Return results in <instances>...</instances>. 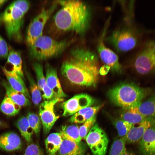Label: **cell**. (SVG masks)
Segmentation results:
<instances>
[{
	"instance_id": "4316f807",
	"label": "cell",
	"mask_w": 155,
	"mask_h": 155,
	"mask_svg": "<svg viewBox=\"0 0 155 155\" xmlns=\"http://www.w3.org/2000/svg\"><path fill=\"white\" fill-rule=\"evenodd\" d=\"M17 126L25 139L27 142H30L34 131L30 126L27 117L24 116L20 117L17 121Z\"/></svg>"
},
{
	"instance_id": "7a4b0ae2",
	"label": "cell",
	"mask_w": 155,
	"mask_h": 155,
	"mask_svg": "<svg viewBox=\"0 0 155 155\" xmlns=\"http://www.w3.org/2000/svg\"><path fill=\"white\" fill-rule=\"evenodd\" d=\"M57 2L61 7L54 17L57 28L78 34L84 32L88 26L90 18V12L86 5L79 0H60Z\"/></svg>"
},
{
	"instance_id": "8992f818",
	"label": "cell",
	"mask_w": 155,
	"mask_h": 155,
	"mask_svg": "<svg viewBox=\"0 0 155 155\" xmlns=\"http://www.w3.org/2000/svg\"><path fill=\"white\" fill-rule=\"evenodd\" d=\"M134 67L139 74L145 75L155 72V41L148 40L145 42L136 55Z\"/></svg>"
},
{
	"instance_id": "836d02e7",
	"label": "cell",
	"mask_w": 155,
	"mask_h": 155,
	"mask_svg": "<svg viewBox=\"0 0 155 155\" xmlns=\"http://www.w3.org/2000/svg\"><path fill=\"white\" fill-rule=\"evenodd\" d=\"M23 155H44L40 147L37 145L32 144L28 145Z\"/></svg>"
},
{
	"instance_id": "83f0119b",
	"label": "cell",
	"mask_w": 155,
	"mask_h": 155,
	"mask_svg": "<svg viewBox=\"0 0 155 155\" xmlns=\"http://www.w3.org/2000/svg\"><path fill=\"white\" fill-rule=\"evenodd\" d=\"M26 73L29 83L32 102L35 105H38L40 103L42 98L40 90L32 76L27 72Z\"/></svg>"
},
{
	"instance_id": "9a60e30c",
	"label": "cell",
	"mask_w": 155,
	"mask_h": 155,
	"mask_svg": "<svg viewBox=\"0 0 155 155\" xmlns=\"http://www.w3.org/2000/svg\"><path fill=\"white\" fill-rule=\"evenodd\" d=\"M154 123L147 118L140 123L133 125L126 135V144L134 143L140 141L146 130Z\"/></svg>"
},
{
	"instance_id": "7402d4cb",
	"label": "cell",
	"mask_w": 155,
	"mask_h": 155,
	"mask_svg": "<svg viewBox=\"0 0 155 155\" xmlns=\"http://www.w3.org/2000/svg\"><path fill=\"white\" fill-rule=\"evenodd\" d=\"M138 109L142 115L155 122V93L142 102L138 106Z\"/></svg>"
},
{
	"instance_id": "484cf974",
	"label": "cell",
	"mask_w": 155,
	"mask_h": 155,
	"mask_svg": "<svg viewBox=\"0 0 155 155\" xmlns=\"http://www.w3.org/2000/svg\"><path fill=\"white\" fill-rule=\"evenodd\" d=\"M21 107L5 94L0 105V110L5 115L12 116L18 113Z\"/></svg>"
},
{
	"instance_id": "ba28073f",
	"label": "cell",
	"mask_w": 155,
	"mask_h": 155,
	"mask_svg": "<svg viewBox=\"0 0 155 155\" xmlns=\"http://www.w3.org/2000/svg\"><path fill=\"white\" fill-rule=\"evenodd\" d=\"M109 40L117 51L125 52L136 46L139 35L136 31L130 29H120L114 31Z\"/></svg>"
},
{
	"instance_id": "2e32d148",
	"label": "cell",
	"mask_w": 155,
	"mask_h": 155,
	"mask_svg": "<svg viewBox=\"0 0 155 155\" xmlns=\"http://www.w3.org/2000/svg\"><path fill=\"white\" fill-rule=\"evenodd\" d=\"M7 58V61L3 68L8 71L16 72L23 78L22 61L20 53L9 48V54Z\"/></svg>"
},
{
	"instance_id": "5b68a950",
	"label": "cell",
	"mask_w": 155,
	"mask_h": 155,
	"mask_svg": "<svg viewBox=\"0 0 155 155\" xmlns=\"http://www.w3.org/2000/svg\"><path fill=\"white\" fill-rule=\"evenodd\" d=\"M71 42L67 39L57 40L42 35L29 47L30 54L33 58L38 60L48 59L61 54Z\"/></svg>"
},
{
	"instance_id": "44dd1931",
	"label": "cell",
	"mask_w": 155,
	"mask_h": 155,
	"mask_svg": "<svg viewBox=\"0 0 155 155\" xmlns=\"http://www.w3.org/2000/svg\"><path fill=\"white\" fill-rule=\"evenodd\" d=\"M2 85L6 90V94L14 102L21 107L30 105L31 102L28 98L23 94L13 89L8 82L3 81Z\"/></svg>"
},
{
	"instance_id": "6da1fadb",
	"label": "cell",
	"mask_w": 155,
	"mask_h": 155,
	"mask_svg": "<svg viewBox=\"0 0 155 155\" xmlns=\"http://www.w3.org/2000/svg\"><path fill=\"white\" fill-rule=\"evenodd\" d=\"M61 71L62 75L72 84L94 86L99 73L97 58L94 53L87 49H75L63 63Z\"/></svg>"
},
{
	"instance_id": "d6a6232c",
	"label": "cell",
	"mask_w": 155,
	"mask_h": 155,
	"mask_svg": "<svg viewBox=\"0 0 155 155\" xmlns=\"http://www.w3.org/2000/svg\"><path fill=\"white\" fill-rule=\"evenodd\" d=\"M96 121V116L85 122L79 127V134L82 139H85L91 128L95 124Z\"/></svg>"
},
{
	"instance_id": "5bb4252c",
	"label": "cell",
	"mask_w": 155,
	"mask_h": 155,
	"mask_svg": "<svg viewBox=\"0 0 155 155\" xmlns=\"http://www.w3.org/2000/svg\"><path fill=\"white\" fill-rule=\"evenodd\" d=\"M46 82L56 98L62 99L66 97L64 92L58 78L57 71L53 67L48 66L46 71Z\"/></svg>"
},
{
	"instance_id": "52a82bcc",
	"label": "cell",
	"mask_w": 155,
	"mask_h": 155,
	"mask_svg": "<svg viewBox=\"0 0 155 155\" xmlns=\"http://www.w3.org/2000/svg\"><path fill=\"white\" fill-rule=\"evenodd\" d=\"M57 3L56 2L49 8L42 10L30 22L26 36V42L29 47L37 38L42 35L44 27L56 7Z\"/></svg>"
},
{
	"instance_id": "8d00e7d4",
	"label": "cell",
	"mask_w": 155,
	"mask_h": 155,
	"mask_svg": "<svg viewBox=\"0 0 155 155\" xmlns=\"http://www.w3.org/2000/svg\"><path fill=\"white\" fill-rule=\"evenodd\" d=\"M121 155H136L132 152H129L126 149L123 152Z\"/></svg>"
},
{
	"instance_id": "4fadbf2b",
	"label": "cell",
	"mask_w": 155,
	"mask_h": 155,
	"mask_svg": "<svg viewBox=\"0 0 155 155\" xmlns=\"http://www.w3.org/2000/svg\"><path fill=\"white\" fill-rule=\"evenodd\" d=\"M140 142L143 155H155V123L146 130Z\"/></svg>"
},
{
	"instance_id": "30bf717a",
	"label": "cell",
	"mask_w": 155,
	"mask_h": 155,
	"mask_svg": "<svg viewBox=\"0 0 155 155\" xmlns=\"http://www.w3.org/2000/svg\"><path fill=\"white\" fill-rule=\"evenodd\" d=\"M62 100V99L56 98L50 100H44L40 104L39 115L45 134L49 133L59 118V116L55 113L54 106L57 103Z\"/></svg>"
},
{
	"instance_id": "9c48e42d",
	"label": "cell",
	"mask_w": 155,
	"mask_h": 155,
	"mask_svg": "<svg viewBox=\"0 0 155 155\" xmlns=\"http://www.w3.org/2000/svg\"><path fill=\"white\" fill-rule=\"evenodd\" d=\"M85 140L94 155H105L108 139L105 131L97 123L91 128Z\"/></svg>"
},
{
	"instance_id": "603a6c76",
	"label": "cell",
	"mask_w": 155,
	"mask_h": 155,
	"mask_svg": "<svg viewBox=\"0 0 155 155\" xmlns=\"http://www.w3.org/2000/svg\"><path fill=\"white\" fill-rule=\"evenodd\" d=\"M63 139L59 133L50 134L45 141L46 151L49 155H56Z\"/></svg>"
},
{
	"instance_id": "7c38bea8",
	"label": "cell",
	"mask_w": 155,
	"mask_h": 155,
	"mask_svg": "<svg viewBox=\"0 0 155 155\" xmlns=\"http://www.w3.org/2000/svg\"><path fill=\"white\" fill-rule=\"evenodd\" d=\"M97 49L101 59L107 67L115 71L119 72L121 70V66L118 57L105 46L101 39L99 41Z\"/></svg>"
},
{
	"instance_id": "4dcf8cb0",
	"label": "cell",
	"mask_w": 155,
	"mask_h": 155,
	"mask_svg": "<svg viewBox=\"0 0 155 155\" xmlns=\"http://www.w3.org/2000/svg\"><path fill=\"white\" fill-rule=\"evenodd\" d=\"M33 67L36 74L37 85L40 91H41L46 84L42 65L39 63L35 62L33 64Z\"/></svg>"
},
{
	"instance_id": "e0dca14e",
	"label": "cell",
	"mask_w": 155,
	"mask_h": 155,
	"mask_svg": "<svg viewBox=\"0 0 155 155\" xmlns=\"http://www.w3.org/2000/svg\"><path fill=\"white\" fill-rule=\"evenodd\" d=\"M3 71L9 84L14 90L22 92L28 98L31 96L22 77L16 72L8 71L3 67Z\"/></svg>"
},
{
	"instance_id": "74e56055",
	"label": "cell",
	"mask_w": 155,
	"mask_h": 155,
	"mask_svg": "<svg viewBox=\"0 0 155 155\" xmlns=\"http://www.w3.org/2000/svg\"><path fill=\"white\" fill-rule=\"evenodd\" d=\"M7 1V0H0V7L2 6Z\"/></svg>"
},
{
	"instance_id": "8fae6325",
	"label": "cell",
	"mask_w": 155,
	"mask_h": 155,
	"mask_svg": "<svg viewBox=\"0 0 155 155\" xmlns=\"http://www.w3.org/2000/svg\"><path fill=\"white\" fill-rule=\"evenodd\" d=\"M94 102V99L87 94L76 95L63 103V116L72 115L79 111L91 106Z\"/></svg>"
},
{
	"instance_id": "3957f363",
	"label": "cell",
	"mask_w": 155,
	"mask_h": 155,
	"mask_svg": "<svg viewBox=\"0 0 155 155\" xmlns=\"http://www.w3.org/2000/svg\"><path fill=\"white\" fill-rule=\"evenodd\" d=\"M30 6L28 1H15L0 13V25L4 28L9 40L18 43L22 41V30L24 17Z\"/></svg>"
},
{
	"instance_id": "f35d334b",
	"label": "cell",
	"mask_w": 155,
	"mask_h": 155,
	"mask_svg": "<svg viewBox=\"0 0 155 155\" xmlns=\"http://www.w3.org/2000/svg\"><path fill=\"white\" fill-rule=\"evenodd\" d=\"M1 121L0 120V125H1Z\"/></svg>"
},
{
	"instance_id": "ac0fdd59",
	"label": "cell",
	"mask_w": 155,
	"mask_h": 155,
	"mask_svg": "<svg viewBox=\"0 0 155 155\" xmlns=\"http://www.w3.org/2000/svg\"><path fill=\"white\" fill-rule=\"evenodd\" d=\"M22 143L19 136L13 132H8L0 136V148L7 151L21 148Z\"/></svg>"
},
{
	"instance_id": "d4e9b609",
	"label": "cell",
	"mask_w": 155,
	"mask_h": 155,
	"mask_svg": "<svg viewBox=\"0 0 155 155\" xmlns=\"http://www.w3.org/2000/svg\"><path fill=\"white\" fill-rule=\"evenodd\" d=\"M59 133L63 140H67L77 143L82 140L79 132V127L75 125H64L62 126Z\"/></svg>"
},
{
	"instance_id": "1f68e13d",
	"label": "cell",
	"mask_w": 155,
	"mask_h": 155,
	"mask_svg": "<svg viewBox=\"0 0 155 155\" xmlns=\"http://www.w3.org/2000/svg\"><path fill=\"white\" fill-rule=\"evenodd\" d=\"M30 126L36 135L39 133L41 126L40 117L36 114L29 112L27 117Z\"/></svg>"
},
{
	"instance_id": "cb8c5ba5",
	"label": "cell",
	"mask_w": 155,
	"mask_h": 155,
	"mask_svg": "<svg viewBox=\"0 0 155 155\" xmlns=\"http://www.w3.org/2000/svg\"><path fill=\"white\" fill-rule=\"evenodd\" d=\"M121 119L132 125L140 123L147 119L139 112L138 107L124 109Z\"/></svg>"
},
{
	"instance_id": "ab89813d",
	"label": "cell",
	"mask_w": 155,
	"mask_h": 155,
	"mask_svg": "<svg viewBox=\"0 0 155 155\" xmlns=\"http://www.w3.org/2000/svg\"></svg>"
},
{
	"instance_id": "d6986e66",
	"label": "cell",
	"mask_w": 155,
	"mask_h": 155,
	"mask_svg": "<svg viewBox=\"0 0 155 155\" xmlns=\"http://www.w3.org/2000/svg\"><path fill=\"white\" fill-rule=\"evenodd\" d=\"M85 148L80 143L63 140L58 152V155H84Z\"/></svg>"
},
{
	"instance_id": "277c9868",
	"label": "cell",
	"mask_w": 155,
	"mask_h": 155,
	"mask_svg": "<svg viewBox=\"0 0 155 155\" xmlns=\"http://www.w3.org/2000/svg\"><path fill=\"white\" fill-rule=\"evenodd\" d=\"M149 89L140 87L131 82L121 83L108 92L110 100L124 109L138 107L150 93Z\"/></svg>"
},
{
	"instance_id": "d590c367",
	"label": "cell",
	"mask_w": 155,
	"mask_h": 155,
	"mask_svg": "<svg viewBox=\"0 0 155 155\" xmlns=\"http://www.w3.org/2000/svg\"><path fill=\"white\" fill-rule=\"evenodd\" d=\"M43 94L42 97L44 100H50L56 98L51 89L46 84L43 87L42 90Z\"/></svg>"
},
{
	"instance_id": "f1b7e54d",
	"label": "cell",
	"mask_w": 155,
	"mask_h": 155,
	"mask_svg": "<svg viewBox=\"0 0 155 155\" xmlns=\"http://www.w3.org/2000/svg\"><path fill=\"white\" fill-rule=\"evenodd\" d=\"M126 136L114 141L112 144L110 153V155H121L126 149Z\"/></svg>"
},
{
	"instance_id": "f546056e",
	"label": "cell",
	"mask_w": 155,
	"mask_h": 155,
	"mask_svg": "<svg viewBox=\"0 0 155 155\" xmlns=\"http://www.w3.org/2000/svg\"><path fill=\"white\" fill-rule=\"evenodd\" d=\"M114 124L119 136L121 137L127 135L133 125L121 119H116L114 122Z\"/></svg>"
},
{
	"instance_id": "ffe728a7",
	"label": "cell",
	"mask_w": 155,
	"mask_h": 155,
	"mask_svg": "<svg viewBox=\"0 0 155 155\" xmlns=\"http://www.w3.org/2000/svg\"><path fill=\"white\" fill-rule=\"evenodd\" d=\"M101 107V105L90 106L82 109L72 115L69 121L72 123H84L96 116Z\"/></svg>"
},
{
	"instance_id": "e575fe53",
	"label": "cell",
	"mask_w": 155,
	"mask_h": 155,
	"mask_svg": "<svg viewBox=\"0 0 155 155\" xmlns=\"http://www.w3.org/2000/svg\"><path fill=\"white\" fill-rule=\"evenodd\" d=\"M9 52V47L5 40L0 35V58H7Z\"/></svg>"
}]
</instances>
